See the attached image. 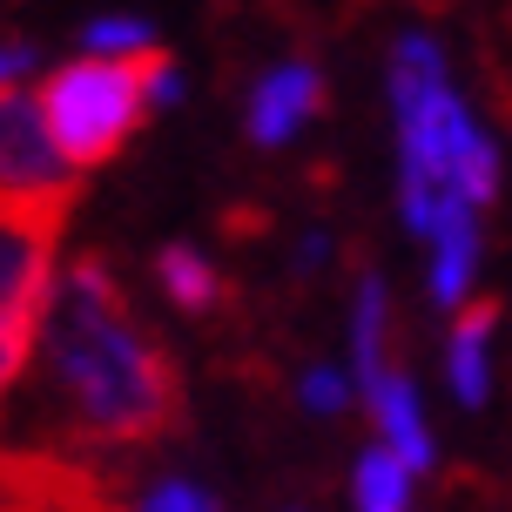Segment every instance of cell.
<instances>
[{
	"label": "cell",
	"instance_id": "cell-12",
	"mask_svg": "<svg viewBox=\"0 0 512 512\" xmlns=\"http://www.w3.org/2000/svg\"><path fill=\"white\" fill-rule=\"evenodd\" d=\"M351 506L358 512H411V472L384 445H364L351 465Z\"/></svg>",
	"mask_w": 512,
	"mask_h": 512
},
{
	"label": "cell",
	"instance_id": "cell-8",
	"mask_svg": "<svg viewBox=\"0 0 512 512\" xmlns=\"http://www.w3.org/2000/svg\"><path fill=\"white\" fill-rule=\"evenodd\" d=\"M499 304L472 297V304L445 324V391L459 398V411H486L492 378H499Z\"/></svg>",
	"mask_w": 512,
	"mask_h": 512
},
{
	"label": "cell",
	"instance_id": "cell-1",
	"mask_svg": "<svg viewBox=\"0 0 512 512\" xmlns=\"http://www.w3.org/2000/svg\"><path fill=\"white\" fill-rule=\"evenodd\" d=\"M41 358L81 445H149L176 425V364L128 317L122 283L95 256H81L41 310Z\"/></svg>",
	"mask_w": 512,
	"mask_h": 512
},
{
	"label": "cell",
	"instance_id": "cell-5",
	"mask_svg": "<svg viewBox=\"0 0 512 512\" xmlns=\"http://www.w3.org/2000/svg\"><path fill=\"white\" fill-rule=\"evenodd\" d=\"M0 196L75 203V169L54 149L41 95H21V88H0Z\"/></svg>",
	"mask_w": 512,
	"mask_h": 512
},
{
	"label": "cell",
	"instance_id": "cell-13",
	"mask_svg": "<svg viewBox=\"0 0 512 512\" xmlns=\"http://www.w3.org/2000/svg\"><path fill=\"white\" fill-rule=\"evenodd\" d=\"M81 48L102 54V61H149L155 48V21H142V14H95V21L81 27Z\"/></svg>",
	"mask_w": 512,
	"mask_h": 512
},
{
	"label": "cell",
	"instance_id": "cell-6",
	"mask_svg": "<svg viewBox=\"0 0 512 512\" xmlns=\"http://www.w3.org/2000/svg\"><path fill=\"white\" fill-rule=\"evenodd\" d=\"M317 115H324V75H317L310 61H277V68L256 75L243 128H250L256 149H283V142H297Z\"/></svg>",
	"mask_w": 512,
	"mask_h": 512
},
{
	"label": "cell",
	"instance_id": "cell-14",
	"mask_svg": "<svg viewBox=\"0 0 512 512\" xmlns=\"http://www.w3.org/2000/svg\"><path fill=\"white\" fill-rule=\"evenodd\" d=\"M297 405L310 418H337V411L358 405V384H351V371H337V364H310L304 378H297Z\"/></svg>",
	"mask_w": 512,
	"mask_h": 512
},
{
	"label": "cell",
	"instance_id": "cell-11",
	"mask_svg": "<svg viewBox=\"0 0 512 512\" xmlns=\"http://www.w3.org/2000/svg\"><path fill=\"white\" fill-rule=\"evenodd\" d=\"M155 283H162V297H169L176 310H189V317L216 310V304H223V290H230L223 270H216L196 243H169V250L155 256Z\"/></svg>",
	"mask_w": 512,
	"mask_h": 512
},
{
	"label": "cell",
	"instance_id": "cell-10",
	"mask_svg": "<svg viewBox=\"0 0 512 512\" xmlns=\"http://www.w3.org/2000/svg\"><path fill=\"white\" fill-rule=\"evenodd\" d=\"M391 290L384 277H358V297H351V384L358 398L378 378H391Z\"/></svg>",
	"mask_w": 512,
	"mask_h": 512
},
{
	"label": "cell",
	"instance_id": "cell-9",
	"mask_svg": "<svg viewBox=\"0 0 512 512\" xmlns=\"http://www.w3.org/2000/svg\"><path fill=\"white\" fill-rule=\"evenodd\" d=\"M364 411H371V425H378V445L405 465L411 479L438 465V432H432L425 398H418V384H411L405 371H391V378L371 384V391H364Z\"/></svg>",
	"mask_w": 512,
	"mask_h": 512
},
{
	"label": "cell",
	"instance_id": "cell-17",
	"mask_svg": "<svg viewBox=\"0 0 512 512\" xmlns=\"http://www.w3.org/2000/svg\"><path fill=\"white\" fill-rule=\"evenodd\" d=\"M142 88H149V108H176L182 102V68L169 54H149L142 61Z\"/></svg>",
	"mask_w": 512,
	"mask_h": 512
},
{
	"label": "cell",
	"instance_id": "cell-16",
	"mask_svg": "<svg viewBox=\"0 0 512 512\" xmlns=\"http://www.w3.org/2000/svg\"><path fill=\"white\" fill-rule=\"evenodd\" d=\"M34 337H41V324H0V398H7V384L21 378Z\"/></svg>",
	"mask_w": 512,
	"mask_h": 512
},
{
	"label": "cell",
	"instance_id": "cell-20",
	"mask_svg": "<svg viewBox=\"0 0 512 512\" xmlns=\"http://www.w3.org/2000/svg\"><path fill=\"white\" fill-rule=\"evenodd\" d=\"M283 512H304V506H283Z\"/></svg>",
	"mask_w": 512,
	"mask_h": 512
},
{
	"label": "cell",
	"instance_id": "cell-4",
	"mask_svg": "<svg viewBox=\"0 0 512 512\" xmlns=\"http://www.w3.org/2000/svg\"><path fill=\"white\" fill-rule=\"evenodd\" d=\"M75 203L0 196V324H41L54 297V250Z\"/></svg>",
	"mask_w": 512,
	"mask_h": 512
},
{
	"label": "cell",
	"instance_id": "cell-3",
	"mask_svg": "<svg viewBox=\"0 0 512 512\" xmlns=\"http://www.w3.org/2000/svg\"><path fill=\"white\" fill-rule=\"evenodd\" d=\"M41 115L68 169H102L108 155H122V142L149 115V88H142V61H102L81 54L68 68H54L41 88Z\"/></svg>",
	"mask_w": 512,
	"mask_h": 512
},
{
	"label": "cell",
	"instance_id": "cell-2",
	"mask_svg": "<svg viewBox=\"0 0 512 512\" xmlns=\"http://www.w3.org/2000/svg\"><path fill=\"white\" fill-rule=\"evenodd\" d=\"M384 102L398 128V216L411 236H432L445 196L486 209L506 189V155L465 95L452 88L445 41L425 27H405L384 54Z\"/></svg>",
	"mask_w": 512,
	"mask_h": 512
},
{
	"label": "cell",
	"instance_id": "cell-7",
	"mask_svg": "<svg viewBox=\"0 0 512 512\" xmlns=\"http://www.w3.org/2000/svg\"><path fill=\"white\" fill-rule=\"evenodd\" d=\"M425 250H432V263H425V297H432L438 310H452V317H459V310L472 304V290H479V263H486L479 209L459 203V196H445L432 236H425Z\"/></svg>",
	"mask_w": 512,
	"mask_h": 512
},
{
	"label": "cell",
	"instance_id": "cell-19",
	"mask_svg": "<svg viewBox=\"0 0 512 512\" xmlns=\"http://www.w3.org/2000/svg\"><path fill=\"white\" fill-rule=\"evenodd\" d=\"M27 68H34V48H21V41H7V48H0V88H14V81H21Z\"/></svg>",
	"mask_w": 512,
	"mask_h": 512
},
{
	"label": "cell",
	"instance_id": "cell-18",
	"mask_svg": "<svg viewBox=\"0 0 512 512\" xmlns=\"http://www.w3.org/2000/svg\"><path fill=\"white\" fill-rule=\"evenodd\" d=\"M331 263V230H310L304 243H297V277H317Z\"/></svg>",
	"mask_w": 512,
	"mask_h": 512
},
{
	"label": "cell",
	"instance_id": "cell-15",
	"mask_svg": "<svg viewBox=\"0 0 512 512\" xmlns=\"http://www.w3.org/2000/svg\"><path fill=\"white\" fill-rule=\"evenodd\" d=\"M135 512H223V499L209 486H196V479H162V486H149L135 499Z\"/></svg>",
	"mask_w": 512,
	"mask_h": 512
}]
</instances>
